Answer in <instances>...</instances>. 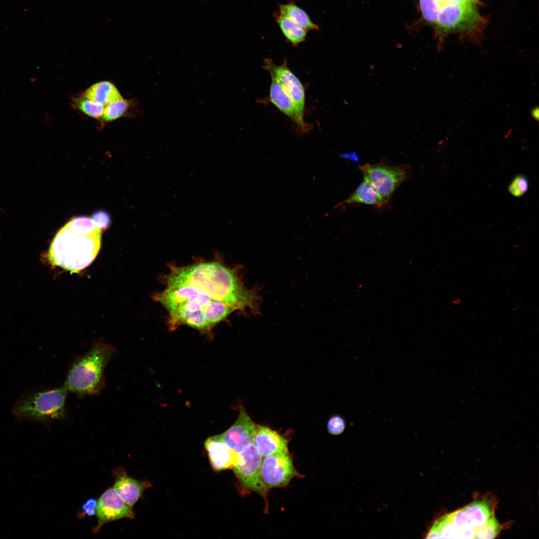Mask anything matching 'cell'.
Here are the masks:
<instances>
[{"mask_svg": "<svg viewBox=\"0 0 539 539\" xmlns=\"http://www.w3.org/2000/svg\"><path fill=\"white\" fill-rule=\"evenodd\" d=\"M101 231L88 236L74 234L66 225L56 233L48 251L50 263L77 273L95 259L100 248Z\"/></svg>", "mask_w": 539, "mask_h": 539, "instance_id": "cell-3", "label": "cell"}, {"mask_svg": "<svg viewBox=\"0 0 539 539\" xmlns=\"http://www.w3.org/2000/svg\"><path fill=\"white\" fill-rule=\"evenodd\" d=\"M481 17L475 5L450 2L441 3L437 24L443 32L470 30L477 27Z\"/></svg>", "mask_w": 539, "mask_h": 539, "instance_id": "cell-8", "label": "cell"}, {"mask_svg": "<svg viewBox=\"0 0 539 539\" xmlns=\"http://www.w3.org/2000/svg\"><path fill=\"white\" fill-rule=\"evenodd\" d=\"M437 0L438 1H439V2L440 3H443V2H444V0Z\"/></svg>", "mask_w": 539, "mask_h": 539, "instance_id": "cell-32", "label": "cell"}, {"mask_svg": "<svg viewBox=\"0 0 539 539\" xmlns=\"http://www.w3.org/2000/svg\"><path fill=\"white\" fill-rule=\"evenodd\" d=\"M500 530L489 505L481 501L441 517L432 526L426 538L492 539Z\"/></svg>", "mask_w": 539, "mask_h": 539, "instance_id": "cell-2", "label": "cell"}, {"mask_svg": "<svg viewBox=\"0 0 539 539\" xmlns=\"http://www.w3.org/2000/svg\"><path fill=\"white\" fill-rule=\"evenodd\" d=\"M263 68L270 73L271 78L276 80L282 85L293 101L300 121L305 123L304 119V88L300 80L288 67L286 60L278 65L271 59H265Z\"/></svg>", "mask_w": 539, "mask_h": 539, "instance_id": "cell-10", "label": "cell"}, {"mask_svg": "<svg viewBox=\"0 0 539 539\" xmlns=\"http://www.w3.org/2000/svg\"><path fill=\"white\" fill-rule=\"evenodd\" d=\"M296 475L288 452L270 455L262 459L261 476L268 489L283 487Z\"/></svg>", "mask_w": 539, "mask_h": 539, "instance_id": "cell-9", "label": "cell"}, {"mask_svg": "<svg viewBox=\"0 0 539 539\" xmlns=\"http://www.w3.org/2000/svg\"><path fill=\"white\" fill-rule=\"evenodd\" d=\"M364 180L377 191L386 204L394 191L407 179L405 169L384 164H366L359 166Z\"/></svg>", "mask_w": 539, "mask_h": 539, "instance_id": "cell-6", "label": "cell"}, {"mask_svg": "<svg viewBox=\"0 0 539 539\" xmlns=\"http://www.w3.org/2000/svg\"><path fill=\"white\" fill-rule=\"evenodd\" d=\"M271 102L296 125L299 133H305L311 129V125L301 122L291 98L279 82L271 78L270 88Z\"/></svg>", "mask_w": 539, "mask_h": 539, "instance_id": "cell-14", "label": "cell"}, {"mask_svg": "<svg viewBox=\"0 0 539 539\" xmlns=\"http://www.w3.org/2000/svg\"><path fill=\"white\" fill-rule=\"evenodd\" d=\"M83 95L102 106L123 98L116 86L107 81L92 85L84 91Z\"/></svg>", "mask_w": 539, "mask_h": 539, "instance_id": "cell-17", "label": "cell"}, {"mask_svg": "<svg viewBox=\"0 0 539 539\" xmlns=\"http://www.w3.org/2000/svg\"><path fill=\"white\" fill-rule=\"evenodd\" d=\"M353 203L372 205L378 208L383 207L385 204L376 189L364 180L348 198L335 207L341 205Z\"/></svg>", "mask_w": 539, "mask_h": 539, "instance_id": "cell-18", "label": "cell"}, {"mask_svg": "<svg viewBox=\"0 0 539 539\" xmlns=\"http://www.w3.org/2000/svg\"><path fill=\"white\" fill-rule=\"evenodd\" d=\"M531 116L536 120H538L539 116V110L538 107L533 108L531 110Z\"/></svg>", "mask_w": 539, "mask_h": 539, "instance_id": "cell-30", "label": "cell"}, {"mask_svg": "<svg viewBox=\"0 0 539 539\" xmlns=\"http://www.w3.org/2000/svg\"><path fill=\"white\" fill-rule=\"evenodd\" d=\"M445 2H450L459 4H466L475 5L478 0H444Z\"/></svg>", "mask_w": 539, "mask_h": 539, "instance_id": "cell-29", "label": "cell"}, {"mask_svg": "<svg viewBox=\"0 0 539 539\" xmlns=\"http://www.w3.org/2000/svg\"><path fill=\"white\" fill-rule=\"evenodd\" d=\"M115 354V349L110 345L103 343L94 345L73 363L64 386L79 396L97 394L104 387L105 368Z\"/></svg>", "mask_w": 539, "mask_h": 539, "instance_id": "cell-4", "label": "cell"}, {"mask_svg": "<svg viewBox=\"0 0 539 539\" xmlns=\"http://www.w3.org/2000/svg\"><path fill=\"white\" fill-rule=\"evenodd\" d=\"M262 462V456L252 444L238 454L232 469L244 487L257 493L266 500L268 489L261 479Z\"/></svg>", "mask_w": 539, "mask_h": 539, "instance_id": "cell-7", "label": "cell"}, {"mask_svg": "<svg viewBox=\"0 0 539 539\" xmlns=\"http://www.w3.org/2000/svg\"><path fill=\"white\" fill-rule=\"evenodd\" d=\"M130 102L124 98L111 102L104 107L103 114L101 117L105 122L116 120L124 116L128 111Z\"/></svg>", "mask_w": 539, "mask_h": 539, "instance_id": "cell-23", "label": "cell"}, {"mask_svg": "<svg viewBox=\"0 0 539 539\" xmlns=\"http://www.w3.org/2000/svg\"><path fill=\"white\" fill-rule=\"evenodd\" d=\"M65 225L74 234L79 236H88L101 231L96 227L91 218L85 216L75 217Z\"/></svg>", "mask_w": 539, "mask_h": 539, "instance_id": "cell-21", "label": "cell"}, {"mask_svg": "<svg viewBox=\"0 0 539 539\" xmlns=\"http://www.w3.org/2000/svg\"><path fill=\"white\" fill-rule=\"evenodd\" d=\"M253 444L262 457L288 452V442L269 427L256 425Z\"/></svg>", "mask_w": 539, "mask_h": 539, "instance_id": "cell-15", "label": "cell"}, {"mask_svg": "<svg viewBox=\"0 0 539 539\" xmlns=\"http://www.w3.org/2000/svg\"><path fill=\"white\" fill-rule=\"evenodd\" d=\"M95 515L98 520L93 530L95 533L105 523L134 517L132 507L125 502L113 487L105 491L97 501Z\"/></svg>", "mask_w": 539, "mask_h": 539, "instance_id": "cell-11", "label": "cell"}, {"mask_svg": "<svg viewBox=\"0 0 539 539\" xmlns=\"http://www.w3.org/2000/svg\"><path fill=\"white\" fill-rule=\"evenodd\" d=\"M461 299L460 298H456L454 299L451 301V304H452L453 305H457V304H460L461 303Z\"/></svg>", "mask_w": 539, "mask_h": 539, "instance_id": "cell-31", "label": "cell"}, {"mask_svg": "<svg viewBox=\"0 0 539 539\" xmlns=\"http://www.w3.org/2000/svg\"><path fill=\"white\" fill-rule=\"evenodd\" d=\"M279 14L292 20L307 31L319 29V27L313 22L307 12L294 2L278 4Z\"/></svg>", "mask_w": 539, "mask_h": 539, "instance_id": "cell-19", "label": "cell"}, {"mask_svg": "<svg viewBox=\"0 0 539 539\" xmlns=\"http://www.w3.org/2000/svg\"><path fill=\"white\" fill-rule=\"evenodd\" d=\"M422 16L428 23L436 24L441 3L437 0H419Z\"/></svg>", "mask_w": 539, "mask_h": 539, "instance_id": "cell-24", "label": "cell"}, {"mask_svg": "<svg viewBox=\"0 0 539 539\" xmlns=\"http://www.w3.org/2000/svg\"><path fill=\"white\" fill-rule=\"evenodd\" d=\"M73 104L86 115L95 119L101 118L104 110V106L95 102L83 95L73 98Z\"/></svg>", "mask_w": 539, "mask_h": 539, "instance_id": "cell-22", "label": "cell"}, {"mask_svg": "<svg viewBox=\"0 0 539 539\" xmlns=\"http://www.w3.org/2000/svg\"><path fill=\"white\" fill-rule=\"evenodd\" d=\"M67 391L64 386L25 395L13 405L12 413L19 418L44 422L63 418Z\"/></svg>", "mask_w": 539, "mask_h": 539, "instance_id": "cell-5", "label": "cell"}, {"mask_svg": "<svg viewBox=\"0 0 539 539\" xmlns=\"http://www.w3.org/2000/svg\"><path fill=\"white\" fill-rule=\"evenodd\" d=\"M345 423L340 416L335 415L331 417L327 422V430L332 435H336L341 434L344 431Z\"/></svg>", "mask_w": 539, "mask_h": 539, "instance_id": "cell-27", "label": "cell"}, {"mask_svg": "<svg viewBox=\"0 0 539 539\" xmlns=\"http://www.w3.org/2000/svg\"><path fill=\"white\" fill-rule=\"evenodd\" d=\"M204 446L212 468L216 471L232 469L238 454L236 453L224 442L221 435L208 438Z\"/></svg>", "mask_w": 539, "mask_h": 539, "instance_id": "cell-13", "label": "cell"}, {"mask_svg": "<svg viewBox=\"0 0 539 539\" xmlns=\"http://www.w3.org/2000/svg\"><path fill=\"white\" fill-rule=\"evenodd\" d=\"M97 501L94 498L88 499L82 505V510L84 515L92 516L96 514Z\"/></svg>", "mask_w": 539, "mask_h": 539, "instance_id": "cell-28", "label": "cell"}, {"mask_svg": "<svg viewBox=\"0 0 539 539\" xmlns=\"http://www.w3.org/2000/svg\"><path fill=\"white\" fill-rule=\"evenodd\" d=\"M529 182L525 176L522 175L516 176L509 186V192L514 196L521 197L528 191Z\"/></svg>", "mask_w": 539, "mask_h": 539, "instance_id": "cell-25", "label": "cell"}, {"mask_svg": "<svg viewBox=\"0 0 539 539\" xmlns=\"http://www.w3.org/2000/svg\"><path fill=\"white\" fill-rule=\"evenodd\" d=\"M91 219L96 227L101 231L107 229L111 224V218L106 211L99 210L92 213Z\"/></svg>", "mask_w": 539, "mask_h": 539, "instance_id": "cell-26", "label": "cell"}, {"mask_svg": "<svg viewBox=\"0 0 539 539\" xmlns=\"http://www.w3.org/2000/svg\"><path fill=\"white\" fill-rule=\"evenodd\" d=\"M149 485L147 482L137 480L120 471L116 474L113 488L127 504L133 507Z\"/></svg>", "mask_w": 539, "mask_h": 539, "instance_id": "cell-16", "label": "cell"}, {"mask_svg": "<svg viewBox=\"0 0 539 539\" xmlns=\"http://www.w3.org/2000/svg\"><path fill=\"white\" fill-rule=\"evenodd\" d=\"M274 17L282 34L292 45L296 46L305 40L307 30L279 13H275Z\"/></svg>", "mask_w": 539, "mask_h": 539, "instance_id": "cell-20", "label": "cell"}, {"mask_svg": "<svg viewBox=\"0 0 539 539\" xmlns=\"http://www.w3.org/2000/svg\"><path fill=\"white\" fill-rule=\"evenodd\" d=\"M166 283L191 286L235 310L258 309L259 297L256 292L244 285L235 271L219 262L172 267Z\"/></svg>", "mask_w": 539, "mask_h": 539, "instance_id": "cell-1", "label": "cell"}, {"mask_svg": "<svg viewBox=\"0 0 539 539\" xmlns=\"http://www.w3.org/2000/svg\"><path fill=\"white\" fill-rule=\"evenodd\" d=\"M256 427V424L244 409L242 408L235 423L221 436L232 450L239 454L247 447L253 444Z\"/></svg>", "mask_w": 539, "mask_h": 539, "instance_id": "cell-12", "label": "cell"}]
</instances>
